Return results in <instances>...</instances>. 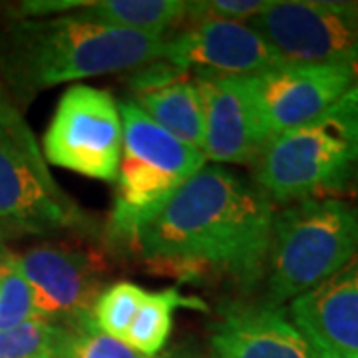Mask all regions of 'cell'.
Returning <instances> with one entry per match:
<instances>
[{
    "label": "cell",
    "mask_w": 358,
    "mask_h": 358,
    "mask_svg": "<svg viewBox=\"0 0 358 358\" xmlns=\"http://www.w3.org/2000/svg\"><path fill=\"white\" fill-rule=\"evenodd\" d=\"M273 201L255 181L205 164L136 237L145 261L183 275H223L243 291L263 281Z\"/></svg>",
    "instance_id": "6da1fadb"
},
{
    "label": "cell",
    "mask_w": 358,
    "mask_h": 358,
    "mask_svg": "<svg viewBox=\"0 0 358 358\" xmlns=\"http://www.w3.org/2000/svg\"><path fill=\"white\" fill-rule=\"evenodd\" d=\"M167 34L98 24L80 14L18 18L0 32V72L18 94L131 72L166 56Z\"/></svg>",
    "instance_id": "7a4b0ae2"
},
{
    "label": "cell",
    "mask_w": 358,
    "mask_h": 358,
    "mask_svg": "<svg viewBox=\"0 0 358 358\" xmlns=\"http://www.w3.org/2000/svg\"><path fill=\"white\" fill-rule=\"evenodd\" d=\"M358 162V88L317 120L271 138L253 181L277 203L327 199L352 185Z\"/></svg>",
    "instance_id": "3957f363"
},
{
    "label": "cell",
    "mask_w": 358,
    "mask_h": 358,
    "mask_svg": "<svg viewBox=\"0 0 358 358\" xmlns=\"http://www.w3.org/2000/svg\"><path fill=\"white\" fill-rule=\"evenodd\" d=\"M357 251V207L331 197L289 203L273 215L261 303H291L329 279Z\"/></svg>",
    "instance_id": "277c9868"
},
{
    "label": "cell",
    "mask_w": 358,
    "mask_h": 358,
    "mask_svg": "<svg viewBox=\"0 0 358 358\" xmlns=\"http://www.w3.org/2000/svg\"><path fill=\"white\" fill-rule=\"evenodd\" d=\"M122 155L117 193L108 233L120 243H136L148 219L207 164L203 152L169 136L131 100L120 103Z\"/></svg>",
    "instance_id": "5b68a950"
},
{
    "label": "cell",
    "mask_w": 358,
    "mask_h": 358,
    "mask_svg": "<svg viewBox=\"0 0 358 358\" xmlns=\"http://www.w3.org/2000/svg\"><path fill=\"white\" fill-rule=\"evenodd\" d=\"M122 155V114L112 92L86 84L66 90L42 138L46 164L86 178L115 181Z\"/></svg>",
    "instance_id": "8992f818"
},
{
    "label": "cell",
    "mask_w": 358,
    "mask_h": 358,
    "mask_svg": "<svg viewBox=\"0 0 358 358\" xmlns=\"http://www.w3.org/2000/svg\"><path fill=\"white\" fill-rule=\"evenodd\" d=\"M247 24L296 64H348L358 68V2L273 0Z\"/></svg>",
    "instance_id": "52a82bcc"
},
{
    "label": "cell",
    "mask_w": 358,
    "mask_h": 358,
    "mask_svg": "<svg viewBox=\"0 0 358 358\" xmlns=\"http://www.w3.org/2000/svg\"><path fill=\"white\" fill-rule=\"evenodd\" d=\"M86 223L84 211L56 185L44 157L28 154L0 128V235H52Z\"/></svg>",
    "instance_id": "ba28073f"
},
{
    "label": "cell",
    "mask_w": 358,
    "mask_h": 358,
    "mask_svg": "<svg viewBox=\"0 0 358 358\" xmlns=\"http://www.w3.org/2000/svg\"><path fill=\"white\" fill-rule=\"evenodd\" d=\"M247 84L268 136L275 138L327 114L357 90L358 68L285 62L263 74L247 76Z\"/></svg>",
    "instance_id": "9c48e42d"
},
{
    "label": "cell",
    "mask_w": 358,
    "mask_h": 358,
    "mask_svg": "<svg viewBox=\"0 0 358 358\" xmlns=\"http://www.w3.org/2000/svg\"><path fill=\"white\" fill-rule=\"evenodd\" d=\"M16 265L30 285L36 319L66 327L92 317L102 293V275L96 259L78 249L40 245L14 253Z\"/></svg>",
    "instance_id": "30bf717a"
},
{
    "label": "cell",
    "mask_w": 358,
    "mask_h": 358,
    "mask_svg": "<svg viewBox=\"0 0 358 358\" xmlns=\"http://www.w3.org/2000/svg\"><path fill=\"white\" fill-rule=\"evenodd\" d=\"M195 76H257L285 64L281 54L247 22L201 18L169 36L166 56Z\"/></svg>",
    "instance_id": "8fae6325"
},
{
    "label": "cell",
    "mask_w": 358,
    "mask_h": 358,
    "mask_svg": "<svg viewBox=\"0 0 358 358\" xmlns=\"http://www.w3.org/2000/svg\"><path fill=\"white\" fill-rule=\"evenodd\" d=\"M205 120L203 155L215 166L253 164L271 136L257 110L247 76H195Z\"/></svg>",
    "instance_id": "7c38bea8"
},
{
    "label": "cell",
    "mask_w": 358,
    "mask_h": 358,
    "mask_svg": "<svg viewBox=\"0 0 358 358\" xmlns=\"http://www.w3.org/2000/svg\"><path fill=\"white\" fill-rule=\"evenodd\" d=\"M289 317L319 358H358V251L291 301Z\"/></svg>",
    "instance_id": "4fadbf2b"
},
{
    "label": "cell",
    "mask_w": 358,
    "mask_h": 358,
    "mask_svg": "<svg viewBox=\"0 0 358 358\" xmlns=\"http://www.w3.org/2000/svg\"><path fill=\"white\" fill-rule=\"evenodd\" d=\"M209 350L217 358H319L281 307L225 303L209 324Z\"/></svg>",
    "instance_id": "5bb4252c"
},
{
    "label": "cell",
    "mask_w": 358,
    "mask_h": 358,
    "mask_svg": "<svg viewBox=\"0 0 358 358\" xmlns=\"http://www.w3.org/2000/svg\"><path fill=\"white\" fill-rule=\"evenodd\" d=\"M131 102L176 140L203 150V103L195 78H179L162 88L136 94Z\"/></svg>",
    "instance_id": "9a60e30c"
},
{
    "label": "cell",
    "mask_w": 358,
    "mask_h": 358,
    "mask_svg": "<svg viewBox=\"0 0 358 358\" xmlns=\"http://www.w3.org/2000/svg\"><path fill=\"white\" fill-rule=\"evenodd\" d=\"M82 18L112 28L167 34L169 28L187 18L183 0H96L74 10Z\"/></svg>",
    "instance_id": "2e32d148"
},
{
    "label": "cell",
    "mask_w": 358,
    "mask_h": 358,
    "mask_svg": "<svg viewBox=\"0 0 358 358\" xmlns=\"http://www.w3.org/2000/svg\"><path fill=\"white\" fill-rule=\"evenodd\" d=\"M178 308H192L199 313L209 310L203 299L181 294L178 289H164L157 293L145 291L140 308L129 324L126 345L145 358L157 357L166 348L173 327V313Z\"/></svg>",
    "instance_id": "e0dca14e"
},
{
    "label": "cell",
    "mask_w": 358,
    "mask_h": 358,
    "mask_svg": "<svg viewBox=\"0 0 358 358\" xmlns=\"http://www.w3.org/2000/svg\"><path fill=\"white\" fill-rule=\"evenodd\" d=\"M54 329V358H145L126 343L103 334L92 317Z\"/></svg>",
    "instance_id": "ac0fdd59"
},
{
    "label": "cell",
    "mask_w": 358,
    "mask_h": 358,
    "mask_svg": "<svg viewBox=\"0 0 358 358\" xmlns=\"http://www.w3.org/2000/svg\"><path fill=\"white\" fill-rule=\"evenodd\" d=\"M145 291L129 281L114 282L103 289L92 308V320L103 334L126 343L129 324L136 317Z\"/></svg>",
    "instance_id": "d6986e66"
},
{
    "label": "cell",
    "mask_w": 358,
    "mask_h": 358,
    "mask_svg": "<svg viewBox=\"0 0 358 358\" xmlns=\"http://www.w3.org/2000/svg\"><path fill=\"white\" fill-rule=\"evenodd\" d=\"M34 319L36 315L30 285L10 251L6 265L0 271V331H8Z\"/></svg>",
    "instance_id": "ffe728a7"
},
{
    "label": "cell",
    "mask_w": 358,
    "mask_h": 358,
    "mask_svg": "<svg viewBox=\"0 0 358 358\" xmlns=\"http://www.w3.org/2000/svg\"><path fill=\"white\" fill-rule=\"evenodd\" d=\"M54 331L40 319L0 331V358H54Z\"/></svg>",
    "instance_id": "44dd1931"
},
{
    "label": "cell",
    "mask_w": 358,
    "mask_h": 358,
    "mask_svg": "<svg viewBox=\"0 0 358 358\" xmlns=\"http://www.w3.org/2000/svg\"><path fill=\"white\" fill-rule=\"evenodd\" d=\"M273 0H203L187 2V18H215V20H233L249 22L261 13H265Z\"/></svg>",
    "instance_id": "7402d4cb"
},
{
    "label": "cell",
    "mask_w": 358,
    "mask_h": 358,
    "mask_svg": "<svg viewBox=\"0 0 358 358\" xmlns=\"http://www.w3.org/2000/svg\"><path fill=\"white\" fill-rule=\"evenodd\" d=\"M0 128L4 129L6 134H10L28 154L42 157V152H40L34 134L26 126V122L22 120L20 112L16 110V106L8 100L6 92L2 88V82H0Z\"/></svg>",
    "instance_id": "603a6c76"
},
{
    "label": "cell",
    "mask_w": 358,
    "mask_h": 358,
    "mask_svg": "<svg viewBox=\"0 0 358 358\" xmlns=\"http://www.w3.org/2000/svg\"><path fill=\"white\" fill-rule=\"evenodd\" d=\"M162 358H217V357H215L211 350L203 348V346L185 341V343H179V345L171 346V348H169Z\"/></svg>",
    "instance_id": "cb8c5ba5"
},
{
    "label": "cell",
    "mask_w": 358,
    "mask_h": 358,
    "mask_svg": "<svg viewBox=\"0 0 358 358\" xmlns=\"http://www.w3.org/2000/svg\"><path fill=\"white\" fill-rule=\"evenodd\" d=\"M8 255H10V251L2 245V239H0V271L4 268L6 265V261H8Z\"/></svg>",
    "instance_id": "d4e9b609"
},
{
    "label": "cell",
    "mask_w": 358,
    "mask_h": 358,
    "mask_svg": "<svg viewBox=\"0 0 358 358\" xmlns=\"http://www.w3.org/2000/svg\"><path fill=\"white\" fill-rule=\"evenodd\" d=\"M352 187H355V192L358 195V162H357V167H355V176H352Z\"/></svg>",
    "instance_id": "484cf974"
},
{
    "label": "cell",
    "mask_w": 358,
    "mask_h": 358,
    "mask_svg": "<svg viewBox=\"0 0 358 358\" xmlns=\"http://www.w3.org/2000/svg\"><path fill=\"white\" fill-rule=\"evenodd\" d=\"M2 237H4V235H0V239H2Z\"/></svg>",
    "instance_id": "4316f807"
}]
</instances>
